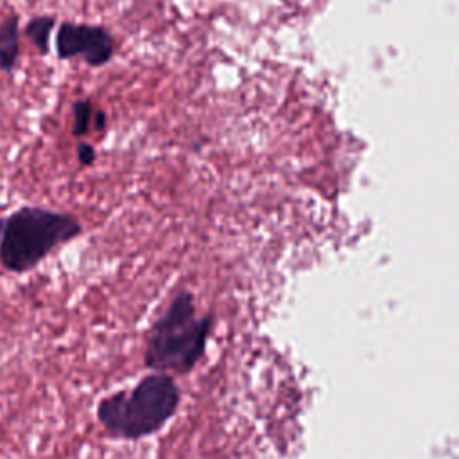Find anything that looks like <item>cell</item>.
Returning a JSON list of instances; mask_svg holds the SVG:
<instances>
[{"mask_svg":"<svg viewBox=\"0 0 459 459\" xmlns=\"http://www.w3.org/2000/svg\"><path fill=\"white\" fill-rule=\"evenodd\" d=\"M106 113L93 106L90 99H81L72 106V134L84 136L90 129H104Z\"/></svg>","mask_w":459,"mask_h":459,"instance_id":"6","label":"cell"},{"mask_svg":"<svg viewBox=\"0 0 459 459\" xmlns=\"http://www.w3.org/2000/svg\"><path fill=\"white\" fill-rule=\"evenodd\" d=\"M56 52L59 59L81 57L90 66H102L115 54V39L102 25L63 22L57 27Z\"/></svg>","mask_w":459,"mask_h":459,"instance_id":"4","label":"cell"},{"mask_svg":"<svg viewBox=\"0 0 459 459\" xmlns=\"http://www.w3.org/2000/svg\"><path fill=\"white\" fill-rule=\"evenodd\" d=\"M20 57L18 14H9L0 23V70L13 72Z\"/></svg>","mask_w":459,"mask_h":459,"instance_id":"5","label":"cell"},{"mask_svg":"<svg viewBox=\"0 0 459 459\" xmlns=\"http://www.w3.org/2000/svg\"><path fill=\"white\" fill-rule=\"evenodd\" d=\"M56 27V18L54 16H32L25 29L23 34L25 38L36 47V50L39 54H47L48 52V41H50V34Z\"/></svg>","mask_w":459,"mask_h":459,"instance_id":"7","label":"cell"},{"mask_svg":"<svg viewBox=\"0 0 459 459\" xmlns=\"http://www.w3.org/2000/svg\"><path fill=\"white\" fill-rule=\"evenodd\" d=\"M210 319L195 314L188 292H179L152 323L143 350V364L154 373H186L201 359Z\"/></svg>","mask_w":459,"mask_h":459,"instance_id":"3","label":"cell"},{"mask_svg":"<svg viewBox=\"0 0 459 459\" xmlns=\"http://www.w3.org/2000/svg\"><path fill=\"white\" fill-rule=\"evenodd\" d=\"M97 158V152L91 143L88 142H79L77 143V160L81 165H91Z\"/></svg>","mask_w":459,"mask_h":459,"instance_id":"8","label":"cell"},{"mask_svg":"<svg viewBox=\"0 0 459 459\" xmlns=\"http://www.w3.org/2000/svg\"><path fill=\"white\" fill-rule=\"evenodd\" d=\"M81 231L82 226L74 215L41 206H22L4 219L0 264L11 273H27Z\"/></svg>","mask_w":459,"mask_h":459,"instance_id":"2","label":"cell"},{"mask_svg":"<svg viewBox=\"0 0 459 459\" xmlns=\"http://www.w3.org/2000/svg\"><path fill=\"white\" fill-rule=\"evenodd\" d=\"M2 228H4V219H0V235H2Z\"/></svg>","mask_w":459,"mask_h":459,"instance_id":"9","label":"cell"},{"mask_svg":"<svg viewBox=\"0 0 459 459\" xmlns=\"http://www.w3.org/2000/svg\"><path fill=\"white\" fill-rule=\"evenodd\" d=\"M179 389L167 373H151L131 389H118L97 402L95 418L113 439L136 441L161 430L176 414Z\"/></svg>","mask_w":459,"mask_h":459,"instance_id":"1","label":"cell"}]
</instances>
